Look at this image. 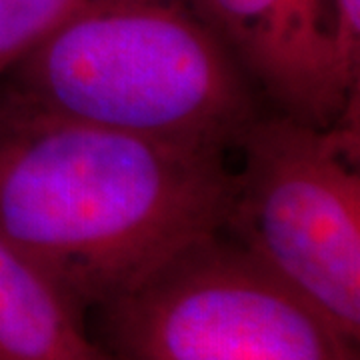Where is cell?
I'll return each mask as SVG.
<instances>
[{
	"label": "cell",
	"mask_w": 360,
	"mask_h": 360,
	"mask_svg": "<svg viewBox=\"0 0 360 360\" xmlns=\"http://www.w3.org/2000/svg\"><path fill=\"white\" fill-rule=\"evenodd\" d=\"M333 18L340 68L352 86H360V0H333Z\"/></svg>",
	"instance_id": "8"
},
{
	"label": "cell",
	"mask_w": 360,
	"mask_h": 360,
	"mask_svg": "<svg viewBox=\"0 0 360 360\" xmlns=\"http://www.w3.org/2000/svg\"><path fill=\"white\" fill-rule=\"evenodd\" d=\"M0 84L56 115L229 155L260 116L193 0H86Z\"/></svg>",
	"instance_id": "2"
},
{
	"label": "cell",
	"mask_w": 360,
	"mask_h": 360,
	"mask_svg": "<svg viewBox=\"0 0 360 360\" xmlns=\"http://www.w3.org/2000/svg\"><path fill=\"white\" fill-rule=\"evenodd\" d=\"M86 0H0V80Z\"/></svg>",
	"instance_id": "7"
},
{
	"label": "cell",
	"mask_w": 360,
	"mask_h": 360,
	"mask_svg": "<svg viewBox=\"0 0 360 360\" xmlns=\"http://www.w3.org/2000/svg\"><path fill=\"white\" fill-rule=\"evenodd\" d=\"M359 94L328 127L258 116L238 141L222 234L360 342Z\"/></svg>",
	"instance_id": "3"
},
{
	"label": "cell",
	"mask_w": 360,
	"mask_h": 360,
	"mask_svg": "<svg viewBox=\"0 0 360 360\" xmlns=\"http://www.w3.org/2000/svg\"><path fill=\"white\" fill-rule=\"evenodd\" d=\"M84 307L0 234V360H116L86 330Z\"/></svg>",
	"instance_id": "6"
},
{
	"label": "cell",
	"mask_w": 360,
	"mask_h": 360,
	"mask_svg": "<svg viewBox=\"0 0 360 360\" xmlns=\"http://www.w3.org/2000/svg\"><path fill=\"white\" fill-rule=\"evenodd\" d=\"M101 309L116 360H360L359 342L222 232Z\"/></svg>",
	"instance_id": "4"
},
{
	"label": "cell",
	"mask_w": 360,
	"mask_h": 360,
	"mask_svg": "<svg viewBox=\"0 0 360 360\" xmlns=\"http://www.w3.org/2000/svg\"><path fill=\"white\" fill-rule=\"evenodd\" d=\"M193 2L281 115L328 127L360 92L336 56L333 0Z\"/></svg>",
	"instance_id": "5"
},
{
	"label": "cell",
	"mask_w": 360,
	"mask_h": 360,
	"mask_svg": "<svg viewBox=\"0 0 360 360\" xmlns=\"http://www.w3.org/2000/svg\"><path fill=\"white\" fill-rule=\"evenodd\" d=\"M231 198L229 153L75 120L0 86V234L84 309L222 232Z\"/></svg>",
	"instance_id": "1"
}]
</instances>
